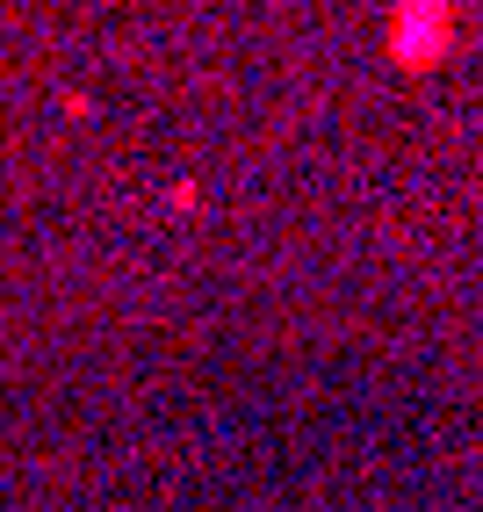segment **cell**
<instances>
[{"label":"cell","mask_w":483,"mask_h":512,"mask_svg":"<svg viewBox=\"0 0 483 512\" xmlns=\"http://www.w3.org/2000/svg\"><path fill=\"white\" fill-rule=\"evenodd\" d=\"M404 37H397V58H426V51H447V0H404Z\"/></svg>","instance_id":"6da1fadb"}]
</instances>
